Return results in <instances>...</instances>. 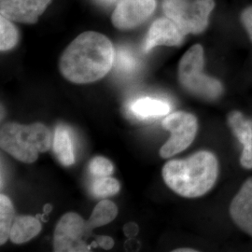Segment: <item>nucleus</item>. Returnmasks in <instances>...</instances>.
<instances>
[{"mask_svg":"<svg viewBox=\"0 0 252 252\" xmlns=\"http://www.w3.org/2000/svg\"><path fill=\"white\" fill-rule=\"evenodd\" d=\"M114 48L107 36L88 31L77 36L64 50L60 70L67 81L91 83L104 78L114 63Z\"/></svg>","mask_w":252,"mask_h":252,"instance_id":"nucleus-1","label":"nucleus"},{"mask_svg":"<svg viewBox=\"0 0 252 252\" xmlns=\"http://www.w3.org/2000/svg\"><path fill=\"white\" fill-rule=\"evenodd\" d=\"M219 173L216 156L207 151L194 153L185 160H171L162 168L166 185L183 197L195 198L214 186Z\"/></svg>","mask_w":252,"mask_h":252,"instance_id":"nucleus-2","label":"nucleus"},{"mask_svg":"<svg viewBox=\"0 0 252 252\" xmlns=\"http://www.w3.org/2000/svg\"><path fill=\"white\" fill-rule=\"evenodd\" d=\"M51 144V132L40 123L29 126L9 123L2 126L0 131L1 149L20 162H35L38 154L47 152Z\"/></svg>","mask_w":252,"mask_h":252,"instance_id":"nucleus-3","label":"nucleus"},{"mask_svg":"<svg viewBox=\"0 0 252 252\" xmlns=\"http://www.w3.org/2000/svg\"><path fill=\"white\" fill-rule=\"evenodd\" d=\"M204 50L202 46H192L183 55L179 66V78L182 86L204 99L214 100L223 92L220 81L203 73Z\"/></svg>","mask_w":252,"mask_h":252,"instance_id":"nucleus-4","label":"nucleus"},{"mask_svg":"<svg viewBox=\"0 0 252 252\" xmlns=\"http://www.w3.org/2000/svg\"><path fill=\"white\" fill-rule=\"evenodd\" d=\"M215 3L213 0H163L162 8L167 18L172 20L183 33L199 34L208 23V17Z\"/></svg>","mask_w":252,"mask_h":252,"instance_id":"nucleus-5","label":"nucleus"},{"mask_svg":"<svg viewBox=\"0 0 252 252\" xmlns=\"http://www.w3.org/2000/svg\"><path fill=\"white\" fill-rule=\"evenodd\" d=\"M162 125L171 133L170 138L160 150L162 158H170L186 150L194 140L198 130L196 117L184 111H177L167 115L163 119Z\"/></svg>","mask_w":252,"mask_h":252,"instance_id":"nucleus-6","label":"nucleus"},{"mask_svg":"<svg viewBox=\"0 0 252 252\" xmlns=\"http://www.w3.org/2000/svg\"><path fill=\"white\" fill-rule=\"evenodd\" d=\"M89 234L84 220L79 214L69 212L58 221L54 236V252H90V247L83 237Z\"/></svg>","mask_w":252,"mask_h":252,"instance_id":"nucleus-7","label":"nucleus"},{"mask_svg":"<svg viewBox=\"0 0 252 252\" xmlns=\"http://www.w3.org/2000/svg\"><path fill=\"white\" fill-rule=\"evenodd\" d=\"M155 7V0H121L112 14V23L122 30L135 28L153 14Z\"/></svg>","mask_w":252,"mask_h":252,"instance_id":"nucleus-8","label":"nucleus"},{"mask_svg":"<svg viewBox=\"0 0 252 252\" xmlns=\"http://www.w3.org/2000/svg\"><path fill=\"white\" fill-rule=\"evenodd\" d=\"M52 0H4L1 1V16L10 21L35 24Z\"/></svg>","mask_w":252,"mask_h":252,"instance_id":"nucleus-9","label":"nucleus"},{"mask_svg":"<svg viewBox=\"0 0 252 252\" xmlns=\"http://www.w3.org/2000/svg\"><path fill=\"white\" fill-rule=\"evenodd\" d=\"M184 38L179 27L169 18L156 20L145 38L143 50L149 53L156 46H179Z\"/></svg>","mask_w":252,"mask_h":252,"instance_id":"nucleus-10","label":"nucleus"},{"mask_svg":"<svg viewBox=\"0 0 252 252\" xmlns=\"http://www.w3.org/2000/svg\"><path fill=\"white\" fill-rule=\"evenodd\" d=\"M234 223L252 237V178L247 180L230 206Z\"/></svg>","mask_w":252,"mask_h":252,"instance_id":"nucleus-11","label":"nucleus"},{"mask_svg":"<svg viewBox=\"0 0 252 252\" xmlns=\"http://www.w3.org/2000/svg\"><path fill=\"white\" fill-rule=\"evenodd\" d=\"M41 229V223L36 217H16L10 231L9 239L14 244L26 243L39 234Z\"/></svg>","mask_w":252,"mask_h":252,"instance_id":"nucleus-12","label":"nucleus"},{"mask_svg":"<svg viewBox=\"0 0 252 252\" xmlns=\"http://www.w3.org/2000/svg\"><path fill=\"white\" fill-rule=\"evenodd\" d=\"M130 109L136 117L149 119L161 117L168 114L171 110V107L167 102L162 100L142 97L135 100L131 104Z\"/></svg>","mask_w":252,"mask_h":252,"instance_id":"nucleus-13","label":"nucleus"},{"mask_svg":"<svg viewBox=\"0 0 252 252\" xmlns=\"http://www.w3.org/2000/svg\"><path fill=\"white\" fill-rule=\"evenodd\" d=\"M54 151L57 159L64 166L72 165L75 162L72 137L67 127L58 126L54 136Z\"/></svg>","mask_w":252,"mask_h":252,"instance_id":"nucleus-14","label":"nucleus"},{"mask_svg":"<svg viewBox=\"0 0 252 252\" xmlns=\"http://www.w3.org/2000/svg\"><path fill=\"white\" fill-rule=\"evenodd\" d=\"M118 215L116 205L109 200H102L94 208L89 220L86 221L88 233L100 226L106 225L111 222Z\"/></svg>","mask_w":252,"mask_h":252,"instance_id":"nucleus-15","label":"nucleus"},{"mask_svg":"<svg viewBox=\"0 0 252 252\" xmlns=\"http://www.w3.org/2000/svg\"><path fill=\"white\" fill-rule=\"evenodd\" d=\"M15 220V210L8 196L0 195V244L4 245L10 236V231Z\"/></svg>","mask_w":252,"mask_h":252,"instance_id":"nucleus-16","label":"nucleus"},{"mask_svg":"<svg viewBox=\"0 0 252 252\" xmlns=\"http://www.w3.org/2000/svg\"><path fill=\"white\" fill-rule=\"evenodd\" d=\"M228 125L241 144L252 141V123L244 117L239 111H233L228 116Z\"/></svg>","mask_w":252,"mask_h":252,"instance_id":"nucleus-17","label":"nucleus"},{"mask_svg":"<svg viewBox=\"0 0 252 252\" xmlns=\"http://www.w3.org/2000/svg\"><path fill=\"white\" fill-rule=\"evenodd\" d=\"M18 31L9 19L0 18V50L9 51L18 43Z\"/></svg>","mask_w":252,"mask_h":252,"instance_id":"nucleus-18","label":"nucleus"},{"mask_svg":"<svg viewBox=\"0 0 252 252\" xmlns=\"http://www.w3.org/2000/svg\"><path fill=\"white\" fill-rule=\"evenodd\" d=\"M120 190V183L115 179L108 177L96 178L92 184V192L95 197L106 198L116 194Z\"/></svg>","mask_w":252,"mask_h":252,"instance_id":"nucleus-19","label":"nucleus"},{"mask_svg":"<svg viewBox=\"0 0 252 252\" xmlns=\"http://www.w3.org/2000/svg\"><path fill=\"white\" fill-rule=\"evenodd\" d=\"M113 64L119 72L130 74L137 67V61L130 51L120 49L115 53Z\"/></svg>","mask_w":252,"mask_h":252,"instance_id":"nucleus-20","label":"nucleus"},{"mask_svg":"<svg viewBox=\"0 0 252 252\" xmlns=\"http://www.w3.org/2000/svg\"><path fill=\"white\" fill-rule=\"evenodd\" d=\"M113 164L105 157H94L89 163V171L95 178L108 177L113 173Z\"/></svg>","mask_w":252,"mask_h":252,"instance_id":"nucleus-21","label":"nucleus"},{"mask_svg":"<svg viewBox=\"0 0 252 252\" xmlns=\"http://www.w3.org/2000/svg\"><path fill=\"white\" fill-rule=\"evenodd\" d=\"M241 165L247 169H252V141L244 145L243 151L240 157Z\"/></svg>","mask_w":252,"mask_h":252,"instance_id":"nucleus-22","label":"nucleus"},{"mask_svg":"<svg viewBox=\"0 0 252 252\" xmlns=\"http://www.w3.org/2000/svg\"><path fill=\"white\" fill-rule=\"evenodd\" d=\"M242 20H243L244 26L247 28L252 39V7L244 11Z\"/></svg>","mask_w":252,"mask_h":252,"instance_id":"nucleus-23","label":"nucleus"},{"mask_svg":"<svg viewBox=\"0 0 252 252\" xmlns=\"http://www.w3.org/2000/svg\"><path fill=\"white\" fill-rule=\"evenodd\" d=\"M95 243L104 250H110L114 246V240L109 236L101 235V236H97L95 238Z\"/></svg>","mask_w":252,"mask_h":252,"instance_id":"nucleus-24","label":"nucleus"},{"mask_svg":"<svg viewBox=\"0 0 252 252\" xmlns=\"http://www.w3.org/2000/svg\"><path fill=\"white\" fill-rule=\"evenodd\" d=\"M124 231L126 233V236L133 237V236H135V234L138 233V226L136 225L134 222L127 223L125 226V228H124Z\"/></svg>","mask_w":252,"mask_h":252,"instance_id":"nucleus-25","label":"nucleus"},{"mask_svg":"<svg viewBox=\"0 0 252 252\" xmlns=\"http://www.w3.org/2000/svg\"><path fill=\"white\" fill-rule=\"evenodd\" d=\"M97 1H99L100 3H102L104 5H109V4L114 3L116 0H97Z\"/></svg>","mask_w":252,"mask_h":252,"instance_id":"nucleus-26","label":"nucleus"},{"mask_svg":"<svg viewBox=\"0 0 252 252\" xmlns=\"http://www.w3.org/2000/svg\"><path fill=\"white\" fill-rule=\"evenodd\" d=\"M175 252H196V251H194V250H191V249H180V250H175L174 251Z\"/></svg>","mask_w":252,"mask_h":252,"instance_id":"nucleus-27","label":"nucleus"},{"mask_svg":"<svg viewBox=\"0 0 252 252\" xmlns=\"http://www.w3.org/2000/svg\"><path fill=\"white\" fill-rule=\"evenodd\" d=\"M1 1H4V0H1Z\"/></svg>","mask_w":252,"mask_h":252,"instance_id":"nucleus-28","label":"nucleus"}]
</instances>
